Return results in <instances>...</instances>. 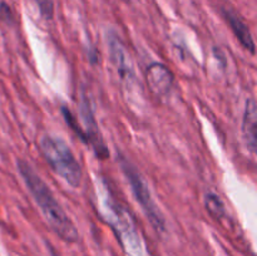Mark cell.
I'll return each mask as SVG.
<instances>
[{
	"mask_svg": "<svg viewBox=\"0 0 257 256\" xmlns=\"http://www.w3.org/2000/svg\"><path fill=\"white\" fill-rule=\"evenodd\" d=\"M0 15H2L4 19L7 20H12L13 19V14H12V10H10V8L8 7L7 4H0Z\"/></svg>",
	"mask_w": 257,
	"mask_h": 256,
	"instance_id": "cell-12",
	"label": "cell"
},
{
	"mask_svg": "<svg viewBox=\"0 0 257 256\" xmlns=\"http://www.w3.org/2000/svg\"><path fill=\"white\" fill-rule=\"evenodd\" d=\"M40 15L45 20H52L54 17V2L53 0H35Z\"/></svg>",
	"mask_w": 257,
	"mask_h": 256,
	"instance_id": "cell-11",
	"label": "cell"
},
{
	"mask_svg": "<svg viewBox=\"0 0 257 256\" xmlns=\"http://www.w3.org/2000/svg\"><path fill=\"white\" fill-rule=\"evenodd\" d=\"M49 251H50V256H59V255H58V252H55L54 248L50 247V246H49Z\"/></svg>",
	"mask_w": 257,
	"mask_h": 256,
	"instance_id": "cell-13",
	"label": "cell"
},
{
	"mask_svg": "<svg viewBox=\"0 0 257 256\" xmlns=\"http://www.w3.org/2000/svg\"><path fill=\"white\" fill-rule=\"evenodd\" d=\"M222 13L226 22L228 23V25H230L231 29H232L233 34H235V37L237 38L238 42L241 43V45H242L245 49H247L251 54H255L256 52L255 42H253L252 34H251L250 29H248L247 25L245 24V22H243V20L241 19L235 12H232V10L223 9Z\"/></svg>",
	"mask_w": 257,
	"mask_h": 256,
	"instance_id": "cell-9",
	"label": "cell"
},
{
	"mask_svg": "<svg viewBox=\"0 0 257 256\" xmlns=\"http://www.w3.org/2000/svg\"><path fill=\"white\" fill-rule=\"evenodd\" d=\"M40 152L53 171L72 187H79L83 171L69 146L60 137L45 135L40 140Z\"/></svg>",
	"mask_w": 257,
	"mask_h": 256,
	"instance_id": "cell-2",
	"label": "cell"
},
{
	"mask_svg": "<svg viewBox=\"0 0 257 256\" xmlns=\"http://www.w3.org/2000/svg\"><path fill=\"white\" fill-rule=\"evenodd\" d=\"M256 128H257V105L253 98L246 100L245 112H243L242 119V138L246 147L251 153L256 152L257 140H256Z\"/></svg>",
	"mask_w": 257,
	"mask_h": 256,
	"instance_id": "cell-8",
	"label": "cell"
},
{
	"mask_svg": "<svg viewBox=\"0 0 257 256\" xmlns=\"http://www.w3.org/2000/svg\"><path fill=\"white\" fill-rule=\"evenodd\" d=\"M146 80L151 92L156 97H165L171 92L175 83L172 72L162 63H152L146 69Z\"/></svg>",
	"mask_w": 257,
	"mask_h": 256,
	"instance_id": "cell-7",
	"label": "cell"
},
{
	"mask_svg": "<svg viewBox=\"0 0 257 256\" xmlns=\"http://www.w3.org/2000/svg\"><path fill=\"white\" fill-rule=\"evenodd\" d=\"M205 206L206 210L210 212L211 216L216 218V220H220L223 216L226 215L225 205H223V201L221 200V197L218 195L213 192H208L205 196Z\"/></svg>",
	"mask_w": 257,
	"mask_h": 256,
	"instance_id": "cell-10",
	"label": "cell"
},
{
	"mask_svg": "<svg viewBox=\"0 0 257 256\" xmlns=\"http://www.w3.org/2000/svg\"><path fill=\"white\" fill-rule=\"evenodd\" d=\"M118 163H119V167L122 170L123 175L125 176L128 183H130L131 190H132L133 195H135L136 201L140 203L141 208L143 210L151 225L153 226V228L157 232H165L166 220L163 217L162 212L160 211V208H158V206L153 201L151 191L143 176L141 175L137 167L132 162H130L124 156L119 155Z\"/></svg>",
	"mask_w": 257,
	"mask_h": 256,
	"instance_id": "cell-3",
	"label": "cell"
},
{
	"mask_svg": "<svg viewBox=\"0 0 257 256\" xmlns=\"http://www.w3.org/2000/svg\"><path fill=\"white\" fill-rule=\"evenodd\" d=\"M109 208L112 212L108 215V222L117 233L118 240L124 247L125 252L130 256H142L140 236L130 213L123 207L118 206V203L117 206L114 203L109 205Z\"/></svg>",
	"mask_w": 257,
	"mask_h": 256,
	"instance_id": "cell-4",
	"label": "cell"
},
{
	"mask_svg": "<svg viewBox=\"0 0 257 256\" xmlns=\"http://www.w3.org/2000/svg\"><path fill=\"white\" fill-rule=\"evenodd\" d=\"M107 43L109 47L110 60L115 67V70L119 74L120 79L130 84L131 82L135 80V69H133L132 60H131L124 43L115 32L108 33Z\"/></svg>",
	"mask_w": 257,
	"mask_h": 256,
	"instance_id": "cell-6",
	"label": "cell"
},
{
	"mask_svg": "<svg viewBox=\"0 0 257 256\" xmlns=\"http://www.w3.org/2000/svg\"><path fill=\"white\" fill-rule=\"evenodd\" d=\"M17 168L52 230L65 242H77L79 238L78 228L59 205L49 186L27 161L18 160Z\"/></svg>",
	"mask_w": 257,
	"mask_h": 256,
	"instance_id": "cell-1",
	"label": "cell"
},
{
	"mask_svg": "<svg viewBox=\"0 0 257 256\" xmlns=\"http://www.w3.org/2000/svg\"><path fill=\"white\" fill-rule=\"evenodd\" d=\"M80 115H82L83 124L84 127L85 138H87V145L92 146L95 155L99 160H105L109 157V151H108L107 145L103 141L102 135L98 128V123L94 118V112L90 105V100L85 94H82V100H80Z\"/></svg>",
	"mask_w": 257,
	"mask_h": 256,
	"instance_id": "cell-5",
	"label": "cell"
}]
</instances>
